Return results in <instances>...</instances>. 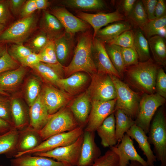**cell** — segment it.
<instances>
[{"mask_svg": "<svg viewBox=\"0 0 166 166\" xmlns=\"http://www.w3.org/2000/svg\"><path fill=\"white\" fill-rule=\"evenodd\" d=\"M93 37L90 29L78 36L73 57L69 64L64 67L65 75L69 76L82 72L92 75L97 72L92 53Z\"/></svg>", "mask_w": 166, "mask_h": 166, "instance_id": "1", "label": "cell"}, {"mask_svg": "<svg viewBox=\"0 0 166 166\" xmlns=\"http://www.w3.org/2000/svg\"><path fill=\"white\" fill-rule=\"evenodd\" d=\"M151 58L126 67L127 81L132 87L147 94L154 93L156 74L160 68Z\"/></svg>", "mask_w": 166, "mask_h": 166, "instance_id": "2", "label": "cell"}, {"mask_svg": "<svg viewBox=\"0 0 166 166\" xmlns=\"http://www.w3.org/2000/svg\"><path fill=\"white\" fill-rule=\"evenodd\" d=\"M148 139L154 146V153L160 166H166V117L162 106L159 107L151 121Z\"/></svg>", "mask_w": 166, "mask_h": 166, "instance_id": "3", "label": "cell"}, {"mask_svg": "<svg viewBox=\"0 0 166 166\" xmlns=\"http://www.w3.org/2000/svg\"><path fill=\"white\" fill-rule=\"evenodd\" d=\"M79 126L69 108L65 106L50 115L46 124L39 133L43 141L53 135L72 130Z\"/></svg>", "mask_w": 166, "mask_h": 166, "instance_id": "4", "label": "cell"}, {"mask_svg": "<svg viewBox=\"0 0 166 166\" xmlns=\"http://www.w3.org/2000/svg\"><path fill=\"white\" fill-rule=\"evenodd\" d=\"M114 84L116 93L117 101L115 111L120 109L135 120L139 108L140 98L137 93L120 79L110 75Z\"/></svg>", "mask_w": 166, "mask_h": 166, "instance_id": "5", "label": "cell"}, {"mask_svg": "<svg viewBox=\"0 0 166 166\" xmlns=\"http://www.w3.org/2000/svg\"><path fill=\"white\" fill-rule=\"evenodd\" d=\"M37 18L34 14L21 18L7 28L0 35V43H22L36 28Z\"/></svg>", "mask_w": 166, "mask_h": 166, "instance_id": "6", "label": "cell"}, {"mask_svg": "<svg viewBox=\"0 0 166 166\" xmlns=\"http://www.w3.org/2000/svg\"><path fill=\"white\" fill-rule=\"evenodd\" d=\"M166 102L165 99L156 93H144L139 102L135 124L148 133L152 120L158 109Z\"/></svg>", "mask_w": 166, "mask_h": 166, "instance_id": "7", "label": "cell"}, {"mask_svg": "<svg viewBox=\"0 0 166 166\" xmlns=\"http://www.w3.org/2000/svg\"><path fill=\"white\" fill-rule=\"evenodd\" d=\"M84 128L79 126L76 128L68 132L53 135L42 141L34 149L15 155L14 158L26 154H32L37 152H46L59 147L70 145L76 141L83 134Z\"/></svg>", "mask_w": 166, "mask_h": 166, "instance_id": "8", "label": "cell"}, {"mask_svg": "<svg viewBox=\"0 0 166 166\" xmlns=\"http://www.w3.org/2000/svg\"><path fill=\"white\" fill-rule=\"evenodd\" d=\"M87 91L91 101H108L116 98L114 84L108 74L97 72L92 75L91 83Z\"/></svg>", "mask_w": 166, "mask_h": 166, "instance_id": "9", "label": "cell"}, {"mask_svg": "<svg viewBox=\"0 0 166 166\" xmlns=\"http://www.w3.org/2000/svg\"><path fill=\"white\" fill-rule=\"evenodd\" d=\"M83 134L76 141L70 145L32 155L53 159L61 163L64 166H77L80 157Z\"/></svg>", "mask_w": 166, "mask_h": 166, "instance_id": "10", "label": "cell"}, {"mask_svg": "<svg viewBox=\"0 0 166 166\" xmlns=\"http://www.w3.org/2000/svg\"><path fill=\"white\" fill-rule=\"evenodd\" d=\"M116 98L108 101H91V109L85 131L95 132L105 120L115 112Z\"/></svg>", "mask_w": 166, "mask_h": 166, "instance_id": "11", "label": "cell"}, {"mask_svg": "<svg viewBox=\"0 0 166 166\" xmlns=\"http://www.w3.org/2000/svg\"><path fill=\"white\" fill-rule=\"evenodd\" d=\"M105 43L96 38L93 39L92 53L97 72L113 76L120 79L121 77L111 62L105 48Z\"/></svg>", "mask_w": 166, "mask_h": 166, "instance_id": "12", "label": "cell"}, {"mask_svg": "<svg viewBox=\"0 0 166 166\" xmlns=\"http://www.w3.org/2000/svg\"><path fill=\"white\" fill-rule=\"evenodd\" d=\"M77 17L88 23L93 29V39L98 31L103 26L114 22L125 21L126 17L121 14L119 9L109 13L90 14L84 12L76 11Z\"/></svg>", "mask_w": 166, "mask_h": 166, "instance_id": "13", "label": "cell"}, {"mask_svg": "<svg viewBox=\"0 0 166 166\" xmlns=\"http://www.w3.org/2000/svg\"><path fill=\"white\" fill-rule=\"evenodd\" d=\"M49 12L60 22L66 32L75 34L90 28L88 23L74 15L64 7L55 6Z\"/></svg>", "mask_w": 166, "mask_h": 166, "instance_id": "14", "label": "cell"}, {"mask_svg": "<svg viewBox=\"0 0 166 166\" xmlns=\"http://www.w3.org/2000/svg\"><path fill=\"white\" fill-rule=\"evenodd\" d=\"M132 140L125 133L119 144L110 147V149L116 153L119 157V166H128L130 161H138L142 166H148L146 160L136 151Z\"/></svg>", "mask_w": 166, "mask_h": 166, "instance_id": "15", "label": "cell"}, {"mask_svg": "<svg viewBox=\"0 0 166 166\" xmlns=\"http://www.w3.org/2000/svg\"><path fill=\"white\" fill-rule=\"evenodd\" d=\"M48 113L52 115L65 106L71 99V95L61 89L45 85L41 93Z\"/></svg>", "mask_w": 166, "mask_h": 166, "instance_id": "16", "label": "cell"}, {"mask_svg": "<svg viewBox=\"0 0 166 166\" xmlns=\"http://www.w3.org/2000/svg\"><path fill=\"white\" fill-rule=\"evenodd\" d=\"M80 156L77 166H91L101 156V152L95 141V132L85 131Z\"/></svg>", "mask_w": 166, "mask_h": 166, "instance_id": "17", "label": "cell"}, {"mask_svg": "<svg viewBox=\"0 0 166 166\" xmlns=\"http://www.w3.org/2000/svg\"><path fill=\"white\" fill-rule=\"evenodd\" d=\"M75 35L65 31L61 37L54 41L57 60L63 66H66L73 54L75 47Z\"/></svg>", "mask_w": 166, "mask_h": 166, "instance_id": "18", "label": "cell"}, {"mask_svg": "<svg viewBox=\"0 0 166 166\" xmlns=\"http://www.w3.org/2000/svg\"><path fill=\"white\" fill-rule=\"evenodd\" d=\"M69 107L79 126L84 128L91 109V100L87 90L75 98Z\"/></svg>", "mask_w": 166, "mask_h": 166, "instance_id": "19", "label": "cell"}, {"mask_svg": "<svg viewBox=\"0 0 166 166\" xmlns=\"http://www.w3.org/2000/svg\"><path fill=\"white\" fill-rule=\"evenodd\" d=\"M29 126L39 131L45 125L50 116L42 99L41 93L29 111Z\"/></svg>", "mask_w": 166, "mask_h": 166, "instance_id": "20", "label": "cell"}, {"mask_svg": "<svg viewBox=\"0 0 166 166\" xmlns=\"http://www.w3.org/2000/svg\"><path fill=\"white\" fill-rule=\"evenodd\" d=\"M126 133L137 143L139 148L146 157V161L148 165L154 166V163L157 160L156 157L151 148L148 136L144 131L140 127L134 124Z\"/></svg>", "mask_w": 166, "mask_h": 166, "instance_id": "21", "label": "cell"}, {"mask_svg": "<svg viewBox=\"0 0 166 166\" xmlns=\"http://www.w3.org/2000/svg\"><path fill=\"white\" fill-rule=\"evenodd\" d=\"M41 31L44 32L50 40L54 41L64 33L63 26L54 15L49 11L44 10L39 22Z\"/></svg>", "mask_w": 166, "mask_h": 166, "instance_id": "22", "label": "cell"}, {"mask_svg": "<svg viewBox=\"0 0 166 166\" xmlns=\"http://www.w3.org/2000/svg\"><path fill=\"white\" fill-rule=\"evenodd\" d=\"M42 141L39 131L29 125L19 131L16 155L34 149Z\"/></svg>", "mask_w": 166, "mask_h": 166, "instance_id": "23", "label": "cell"}, {"mask_svg": "<svg viewBox=\"0 0 166 166\" xmlns=\"http://www.w3.org/2000/svg\"><path fill=\"white\" fill-rule=\"evenodd\" d=\"M89 80L87 74L84 72L75 73L66 78L60 79L57 82V86L65 92L72 95L82 89Z\"/></svg>", "mask_w": 166, "mask_h": 166, "instance_id": "24", "label": "cell"}, {"mask_svg": "<svg viewBox=\"0 0 166 166\" xmlns=\"http://www.w3.org/2000/svg\"><path fill=\"white\" fill-rule=\"evenodd\" d=\"M101 139V144L105 148L115 146L118 142L115 131L114 113L107 117L96 131Z\"/></svg>", "mask_w": 166, "mask_h": 166, "instance_id": "25", "label": "cell"}, {"mask_svg": "<svg viewBox=\"0 0 166 166\" xmlns=\"http://www.w3.org/2000/svg\"><path fill=\"white\" fill-rule=\"evenodd\" d=\"M64 67L60 63L50 64L40 62L31 67L49 83L57 86L58 81L63 78Z\"/></svg>", "mask_w": 166, "mask_h": 166, "instance_id": "26", "label": "cell"}, {"mask_svg": "<svg viewBox=\"0 0 166 166\" xmlns=\"http://www.w3.org/2000/svg\"><path fill=\"white\" fill-rule=\"evenodd\" d=\"M11 166H64L52 158L26 154L10 160Z\"/></svg>", "mask_w": 166, "mask_h": 166, "instance_id": "27", "label": "cell"}, {"mask_svg": "<svg viewBox=\"0 0 166 166\" xmlns=\"http://www.w3.org/2000/svg\"><path fill=\"white\" fill-rule=\"evenodd\" d=\"M58 5L82 12L98 11L106 7L105 2L101 0H62L59 1Z\"/></svg>", "mask_w": 166, "mask_h": 166, "instance_id": "28", "label": "cell"}, {"mask_svg": "<svg viewBox=\"0 0 166 166\" xmlns=\"http://www.w3.org/2000/svg\"><path fill=\"white\" fill-rule=\"evenodd\" d=\"M19 131L14 127L0 135V155L10 158L17 153Z\"/></svg>", "mask_w": 166, "mask_h": 166, "instance_id": "29", "label": "cell"}, {"mask_svg": "<svg viewBox=\"0 0 166 166\" xmlns=\"http://www.w3.org/2000/svg\"><path fill=\"white\" fill-rule=\"evenodd\" d=\"M26 73V69L21 66L0 74V89L4 91L13 89L21 83Z\"/></svg>", "mask_w": 166, "mask_h": 166, "instance_id": "30", "label": "cell"}, {"mask_svg": "<svg viewBox=\"0 0 166 166\" xmlns=\"http://www.w3.org/2000/svg\"><path fill=\"white\" fill-rule=\"evenodd\" d=\"M131 25L128 22L125 21H122L101 29L97 32L95 38L106 43L117 37L124 32L131 30Z\"/></svg>", "mask_w": 166, "mask_h": 166, "instance_id": "31", "label": "cell"}, {"mask_svg": "<svg viewBox=\"0 0 166 166\" xmlns=\"http://www.w3.org/2000/svg\"><path fill=\"white\" fill-rule=\"evenodd\" d=\"M10 104V110L14 127L19 131L28 127L30 124L26 111L20 101L13 99Z\"/></svg>", "mask_w": 166, "mask_h": 166, "instance_id": "32", "label": "cell"}, {"mask_svg": "<svg viewBox=\"0 0 166 166\" xmlns=\"http://www.w3.org/2000/svg\"><path fill=\"white\" fill-rule=\"evenodd\" d=\"M164 38L158 35L148 39L149 47L156 63L165 66L166 64V45Z\"/></svg>", "mask_w": 166, "mask_h": 166, "instance_id": "33", "label": "cell"}, {"mask_svg": "<svg viewBox=\"0 0 166 166\" xmlns=\"http://www.w3.org/2000/svg\"><path fill=\"white\" fill-rule=\"evenodd\" d=\"M114 114L116 137L118 142H120L125 133L135 124V121L120 109L116 110Z\"/></svg>", "mask_w": 166, "mask_h": 166, "instance_id": "34", "label": "cell"}, {"mask_svg": "<svg viewBox=\"0 0 166 166\" xmlns=\"http://www.w3.org/2000/svg\"><path fill=\"white\" fill-rule=\"evenodd\" d=\"M145 38L148 39L155 35L164 38H166V16L162 18L148 21L142 31Z\"/></svg>", "mask_w": 166, "mask_h": 166, "instance_id": "35", "label": "cell"}, {"mask_svg": "<svg viewBox=\"0 0 166 166\" xmlns=\"http://www.w3.org/2000/svg\"><path fill=\"white\" fill-rule=\"evenodd\" d=\"M134 46L140 62L146 61L151 58L148 40L140 30L134 33Z\"/></svg>", "mask_w": 166, "mask_h": 166, "instance_id": "36", "label": "cell"}, {"mask_svg": "<svg viewBox=\"0 0 166 166\" xmlns=\"http://www.w3.org/2000/svg\"><path fill=\"white\" fill-rule=\"evenodd\" d=\"M105 48L113 66L122 76L126 69L121 53V47L105 43Z\"/></svg>", "mask_w": 166, "mask_h": 166, "instance_id": "37", "label": "cell"}, {"mask_svg": "<svg viewBox=\"0 0 166 166\" xmlns=\"http://www.w3.org/2000/svg\"><path fill=\"white\" fill-rule=\"evenodd\" d=\"M127 17L142 31L149 21L141 0L136 1L132 11Z\"/></svg>", "mask_w": 166, "mask_h": 166, "instance_id": "38", "label": "cell"}, {"mask_svg": "<svg viewBox=\"0 0 166 166\" xmlns=\"http://www.w3.org/2000/svg\"><path fill=\"white\" fill-rule=\"evenodd\" d=\"M134 32L131 30L125 31L105 43L124 48H134Z\"/></svg>", "mask_w": 166, "mask_h": 166, "instance_id": "39", "label": "cell"}, {"mask_svg": "<svg viewBox=\"0 0 166 166\" xmlns=\"http://www.w3.org/2000/svg\"><path fill=\"white\" fill-rule=\"evenodd\" d=\"M38 54L40 62L50 64L59 63L57 58L53 40H50L45 47Z\"/></svg>", "mask_w": 166, "mask_h": 166, "instance_id": "40", "label": "cell"}, {"mask_svg": "<svg viewBox=\"0 0 166 166\" xmlns=\"http://www.w3.org/2000/svg\"><path fill=\"white\" fill-rule=\"evenodd\" d=\"M91 166H119V157L109 149L97 158Z\"/></svg>", "mask_w": 166, "mask_h": 166, "instance_id": "41", "label": "cell"}, {"mask_svg": "<svg viewBox=\"0 0 166 166\" xmlns=\"http://www.w3.org/2000/svg\"><path fill=\"white\" fill-rule=\"evenodd\" d=\"M40 93V86L38 81L35 78L30 79L26 88V99L30 107L34 103Z\"/></svg>", "mask_w": 166, "mask_h": 166, "instance_id": "42", "label": "cell"}, {"mask_svg": "<svg viewBox=\"0 0 166 166\" xmlns=\"http://www.w3.org/2000/svg\"><path fill=\"white\" fill-rule=\"evenodd\" d=\"M49 40L46 34L41 31L30 40L27 47L33 52L38 53L45 47Z\"/></svg>", "mask_w": 166, "mask_h": 166, "instance_id": "43", "label": "cell"}, {"mask_svg": "<svg viewBox=\"0 0 166 166\" xmlns=\"http://www.w3.org/2000/svg\"><path fill=\"white\" fill-rule=\"evenodd\" d=\"M7 51L10 56L14 60L24 57L33 52L28 47L22 43H14L7 48Z\"/></svg>", "mask_w": 166, "mask_h": 166, "instance_id": "44", "label": "cell"}, {"mask_svg": "<svg viewBox=\"0 0 166 166\" xmlns=\"http://www.w3.org/2000/svg\"><path fill=\"white\" fill-rule=\"evenodd\" d=\"M18 64L9 54L7 47L0 56V74L19 67Z\"/></svg>", "mask_w": 166, "mask_h": 166, "instance_id": "45", "label": "cell"}, {"mask_svg": "<svg viewBox=\"0 0 166 166\" xmlns=\"http://www.w3.org/2000/svg\"><path fill=\"white\" fill-rule=\"evenodd\" d=\"M121 53L126 68L139 62L138 54L134 48L121 47Z\"/></svg>", "mask_w": 166, "mask_h": 166, "instance_id": "46", "label": "cell"}, {"mask_svg": "<svg viewBox=\"0 0 166 166\" xmlns=\"http://www.w3.org/2000/svg\"><path fill=\"white\" fill-rule=\"evenodd\" d=\"M155 92L160 96L166 98V74L163 69L160 68L156 74Z\"/></svg>", "mask_w": 166, "mask_h": 166, "instance_id": "47", "label": "cell"}, {"mask_svg": "<svg viewBox=\"0 0 166 166\" xmlns=\"http://www.w3.org/2000/svg\"><path fill=\"white\" fill-rule=\"evenodd\" d=\"M2 95L0 94V118L14 127L10 113V104L2 96Z\"/></svg>", "mask_w": 166, "mask_h": 166, "instance_id": "48", "label": "cell"}, {"mask_svg": "<svg viewBox=\"0 0 166 166\" xmlns=\"http://www.w3.org/2000/svg\"><path fill=\"white\" fill-rule=\"evenodd\" d=\"M8 0H0V23L5 26L10 17Z\"/></svg>", "mask_w": 166, "mask_h": 166, "instance_id": "49", "label": "cell"}, {"mask_svg": "<svg viewBox=\"0 0 166 166\" xmlns=\"http://www.w3.org/2000/svg\"><path fill=\"white\" fill-rule=\"evenodd\" d=\"M37 8L35 0L26 1L23 5L19 14L21 18L29 16L33 14Z\"/></svg>", "mask_w": 166, "mask_h": 166, "instance_id": "50", "label": "cell"}, {"mask_svg": "<svg viewBox=\"0 0 166 166\" xmlns=\"http://www.w3.org/2000/svg\"><path fill=\"white\" fill-rule=\"evenodd\" d=\"M145 11L149 21L156 19L155 8L157 0H142Z\"/></svg>", "mask_w": 166, "mask_h": 166, "instance_id": "51", "label": "cell"}, {"mask_svg": "<svg viewBox=\"0 0 166 166\" xmlns=\"http://www.w3.org/2000/svg\"><path fill=\"white\" fill-rule=\"evenodd\" d=\"M18 61L22 66L30 67L40 62L38 54L34 52Z\"/></svg>", "mask_w": 166, "mask_h": 166, "instance_id": "52", "label": "cell"}, {"mask_svg": "<svg viewBox=\"0 0 166 166\" xmlns=\"http://www.w3.org/2000/svg\"><path fill=\"white\" fill-rule=\"evenodd\" d=\"M9 9L13 14H19L22 8L26 2L25 0H8Z\"/></svg>", "mask_w": 166, "mask_h": 166, "instance_id": "53", "label": "cell"}, {"mask_svg": "<svg viewBox=\"0 0 166 166\" xmlns=\"http://www.w3.org/2000/svg\"><path fill=\"white\" fill-rule=\"evenodd\" d=\"M166 6L165 1L157 0L155 11L156 19L159 18L166 16Z\"/></svg>", "mask_w": 166, "mask_h": 166, "instance_id": "54", "label": "cell"}, {"mask_svg": "<svg viewBox=\"0 0 166 166\" xmlns=\"http://www.w3.org/2000/svg\"><path fill=\"white\" fill-rule=\"evenodd\" d=\"M136 1V0H124L122 1V8L124 12V15L126 17H127L132 11Z\"/></svg>", "mask_w": 166, "mask_h": 166, "instance_id": "55", "label": "cell"}, {"mask_svg": "<svg viewBox=\"0 0 166 166\" xmlns=\"http://www.w3.org/2000/svg\"><path fill=\"white\" fill-rule=\"evenodd\" d=\"M13 127L9 123L0 118V135L7 132Z\"/></svg>", "mask_w": 166, "mask_h": 166, "instance_id": "56", "label": "cell"}, {"mask_svg": "<svg viewBox=\"0 0 166 166\" xmlns=\"http://www.w3.org/2000/svg\"><path fill=\"white\" fill-rule=\"evenodd\" d=\"M37 10H45L50 5V2L47 0H35Z\"/></svg>", "mask_w": 166, "mask_h": 166, "instance_id": "57", "label": "cell"}, {"mask_svg": "<svg viewBox=\"0 0 166 166\" xmlns=\"http://www.w3.org/2000/svg\"><path fill=\"white\" fill-rule=\"evenodd\" d=\"M7 47L5 45V43H0V56L6 49Z\"/></svg>", "mask_w": 166, "mask_h": 166, "instance_id": "58", "label": "cell"}, {"mask_svg": "<svg viewBox=\"0 0 166 166\" xmlns=\"http://www.w3.org/2000/svg\"><path fill=\"white\" fill-rule=\"evenodd\" d=\"M128 166H142L139 162L136 161H131Z\"/></svg>", "mask_w": 166, "mask_h": 166, "instance_id": "59", "label": "cell"}, {"mask_svg": "<svg viewBox=\"0 0 166 166\" xmlns=\"http://www.w3.org/2000/svg\"><path fill=\"white\" fill-rule=\"evenodd\" d=\"M6 26L0 23V35L6 29Z\"/></svg>", "mask_w": 166, "mask_h": 166, "instance_id": "60", "label": "cell"}, {"mask_svg": "<svg viewBox=\"0 0 166 166\" xmlns=\"http://www.w3.org/2000/svg\"><path fill=\"white\" fill-rule=\"evenodd\" d=\"M0 94L4 95H7V94L6 92L3 91L1 89H0Z\"/></svg>", "mask_w": 166, "mask_h": 166, "instance_id": "61", "label": "cell"}, {"mask_svg": "<svg viewBox=\"0 0 166 166\" xmlns=\"http://www.w3.org/2000/svg\"><path fill=\"white\" fill-rule=\"evenodd\" d=\"M0 166H6L3 165H0Z\"/></svg>", "mask_w": 166, "mask_h": 166, "instance_id": "62", "label": "cell"}]
</instances>
